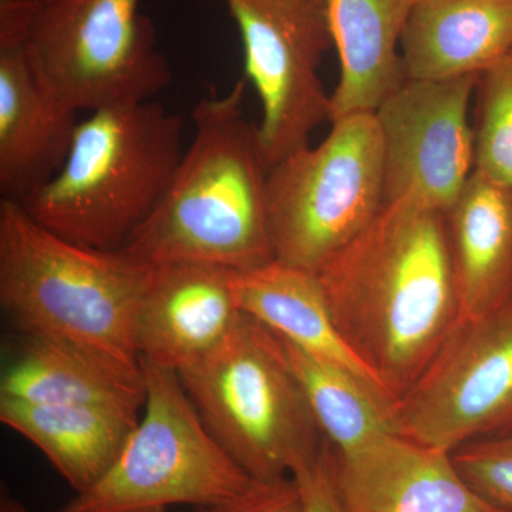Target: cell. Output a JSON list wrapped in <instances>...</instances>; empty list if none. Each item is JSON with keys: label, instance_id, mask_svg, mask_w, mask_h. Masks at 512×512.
Instances as JSON below:
<instances>
[{"label": "cell", "instance_id": "obj_1", "mask_svg": "<svg viewBox=\"0 0 512 512\" xmlns=\"http://www.w3.org/2000/svg\"><path fill=\"white\" fill-rule=\"evenodd\" d=\"M318 276L346 345L399 404L461 319L444 212L389 202Z\"/></svg>", "mask_w": 512, "mask_h": 512}, {"label": "cell", "instance_id": "obj_28", "mask_svg": "<svg viewBox=\"0 0 512 512\" xmlns=\"http://www.w3.org/2000/svg\"><path fill=\"white\" fill-rule=\"evenodd\" d=\"M0 512H5V511H3L2 508H0Z\"/></svg>", "mask_w": 512, "mask_h": 512}, {"label": "cell", "instance_id": "obj_17", "mask_svg": "<svg viewBox=\"0 0 512 512\" xmlns=\"http://www.w3.org/2000/svg\"><path fill=\"white\" fill-rule=\"evenodd\" d=\"M417 0H328L339 82L330 94L333 120L375 113L407 82L400 43Z\"/></svg>", "mask_w": 512, "mask_h": 512}, {"label": "cell", "instance_id": "obj_20", "mask_svg": "<svg viewBox=\"0 0 512 512\" xmlns=\"http://www.w3.org/2000/svg\"><path fill=\"white\" fill-rule=\"evenodd\" d=\"M138 420L116 407L0 399L2 424L39 448L76 493L109 471Z\"/></svg>", "mask_w": 512, "mask_h": 512}, {"label": "cell", "instance_id": "obj_19", "mask_svg": "<svg viewBox=\"0 0 512 512\" xmlns=\"http://www.w3.org/2000/svg\"><path fill=\"white\" fill-rule=\"evenodd\" d=\"M232 282L239 309L248 318L309 355L355 373L389 396L340 335L318 274L272 261L232 272Z\"/></svg>", "mask_w": 512, "mask_h": 512}, {"label": "cell", "instance_id": "obj_22", "mask_svg": "<svg viewBox=\"0 0 512 512\" xmlns=\"http://www.w3.org/2000/svg\"><path fill=\"white\" fill-rule=\"evenodd\" d=\"M474 100L476 171L512 191V47L478 76Z\"/></svg>", "mask_w": 512, "mask_h": 512}, {"label": "cell", "instance_id": "obj_13", "mask_svg": "<svg viewBox=\"0 0 512 512\" xmlns=\"http://www.w3.org/2000/svg\"><path fill=\"white\" fill-rule=\"evenodd\" d=\"M232 272L200 264L153 266L134 322L140 360L180 373L217 348L242 316Z\"/></svg>", "mask_w": 512, "mask_h": 512}, {"label": "cell", "instance_id": "obj_4", "mask_svg": "<svg viewBox=\"0 0 512 512\" xmlns=\"http://www.w3.org/2000/svg\"><path fill=\"white\" fill-rule=\"evenodd\" d=\"M153 266L82 247L0 201V306L22 335L56 336L140 367L134 322Z\"/></svg>", "mask_w": 512, "mask_h": 512}, {"label": "cell", "instance_id": "obj_5", "mask_svg": "<svg viewBox=\"0 0 512 512\" xmlns=\"http://www.w3.org/2000/svg\"><path fill=\"white\" fill-rule=\"evenodd\" d=\"M177 375L214 439L252 480L293 477L328 443L274 333L244 313L217 348Z\"/></svg>", "mask_w": 512, "mask_h": 512}, {"label": "cell", "instance_id": "obj_18", "mask_svg": "<svg viewBox=\"0 0 512 512\" xmlns=\"http://www.w3.org/2000/svg\"><path fill=\"white\" fill-rule=\"evenodd\" d=\"M444 217L461 319L478 318L512 293V191L474 170Z\"/></svg>", "mask_w": 512, "mask_h": 512}, {"label": "cell", "instance_id": "obj_12", "mask_svg": "<svg viewBox=\"0 0 512 512\" xmlns=\"http://www.w3.org/2000/svg\"><path fill=\"white\" fill-rule=\"evenodd\" d=\"M333 483L342 512H501L463 480L451 453L402 433L336 453Z\"/></svg>", "mask_w": 512, "mask_h": 512}, {"label": "cell", "instance_id": "obj_6", "mask_svg": "<svg viewBox=\"0 0 512 512\" xmlns=\"http://www.w3.org/2000/svg\"><path fill=\"white\" fill-rule=\"evenodd\" d=\"M146 404L106 474L55 512H165L218 507L252 478L220 446L173 370L140 360Z\"/></svg>", "mask_w": 512, "mask_h": 512}, {"label": "cell", "instance_id": "obj_8", "mask_svg": "<svg viewBox=\"0 0 512 512\" xmlns=\"http://www.w3.org/2000/svg\"><path fill=\"white\" fill-rule=\"evenodd\" d=\"M140 0H49L26 52L57 99L77 111L154 100L173 73Z\"/></svg>", "mask_w": 512, "mask_h": 512}, {"label": "cell", "instance_id": "obj_7", "mask_svg": "<svg viewBox=\"0 0 512 512\" xmlns=\"http://www.w3.org/2000/svg\"><path fill=\"white\" fill-rule=\"evenodd\" d=\"M384 205L383 143L375 113L333 120L322 143L289 154L269 170L275 261L318 274Z\"/></svg>", "mask_w": 512, "mask_h": 512}, {"label": "cell", "instance_id": "obj_27", "mask_svg": "<svg viewBox=\"0 0 512 512\" xmlns=\"http://www.w3.org/2000/svg\"><path fill=\"white\" fill-rule=\"evenodd\" d=\"M0 508L5 512H32L25 504L20 503L16 498L10 497L9 494L3 493ZM194 512H210L208 508H195Z\"/></svg>", "mask_w": 512, "mask_h": 512}, {"label": "cell", "instance_id": "obj_24", "mask_svg": "<svg viewBox=\"0 0 512 512\" xmlns=\"http://www.w3.org/2000/svg\"><path fill=\"white\" fill-rule=\"evenodd\" d=\"M210 512H305L301 488L295 477L252 481L247 490Z\"/></svg>", "mask_w": 512, "mask_h": 512}, {"label": "cell", "instance_id": "obj_2", "mask_svg": "<svg viewBox=\"0 0 512 512\" xmlns=\"http://www.w3.org/2000/svg\"><path fill=\"white\" fill-rule=\"evenodd\" d=\"M245 82L192 110L194 137L150 218L123 251L148 266L249 271L275 261L268 175L258 127L245 119Z\"/></svg>", "mask_w": 512, "mask_h": 512}, {"label": "cell", "instance_id": "obj_10", "mask_svg": "<svg viewBox=\"0 0 512 512\" xmlns=\"http://www.w3.org/2000/svg\"><path fill=\"white\" fill-rule=\"evenodd\" d=\"M400 433L453 453L512 433V293L474 319H460L397 404Z\"/></svg>", "mask_w": 512, "mask_h": 512}, {"label": "cell", "instance_id": "obj_11", "mask_svg": "<svg viewBox=\"0 0 512 512\" xmlns=\"http://www.w3.org/2000/svg\"><path fill=\"white\" fill-rule=\"evenodd\" d=\"M477 82L407 80L380 104L386 204L412 200L446 212L456 202L476 170L468 110Z\"/></svg>", "mask_w": 512, "mask_h": 512}, {"label": "cell", "instance_id": "obj_26", "mask_svg": "<svg viewBox=\"0 0 512 512\" xmlns=\"http://www.w3.org/2000/svg\"><path fill=\"white\" fill-rule=\"evenodd\" d=\"M49 0H0V50L25 47Z\"/></svg>", "mask_w": 512, "mask_h": 512}, {"label": "cell", "instance_id": "obj_23", "mask_svg": "<svg viewBox=\"0 0 512 512\" xmlns=\"http://www.w3.org/2000/svg\"><path fill=\"white\" fill-rule=\"evenodd\" d=\"M454 466L484 501L512 512V433L468 443L451 453Z\"/></svg>", "mask_w": 512, "mask_h": 512}, {"label": "cell", "instance_id": "obj_25", "mask_svg": "<svg viewBox=\"0 0 512 512\" xmlns=\"http://www.w3.org/2000/svg\"><path fill=\"white\" fill-rule=\"evenodd\" d=\"M305 503V512H342L332 466H330V444L326 443L318 460L295 474Z\"/></svg>", "mask_w": 512, "mask_h": 512}, {"label": "cell", "instance_id": "obj_16", "mask_svg": "<svg viewBox=\"0 0 512 512\" xmlns=\"http://www.w3.org/2000/svg\"><path fill=\"white\" fill-rule=\"evenodd\" d=\"M512 47V0H417L400 53L407 80L480 76Z\"/></svg>", "mask_w": 512, "mask_h": 512}, {"label": "cell", "instance_id": "obj_15", "mask_svg": "<svg viewBox=\"0 0 512 512\" xmlns=\"http://www.w3.org/2000/svg\"><path fill=\"white\" fill-rule=\"evenodd\" d=\"M143 369L56 336L22 335L6 366L0 399L106 406L138 413L146 404Z\"/></svg>", "mask_w": 512, "mask_h": 512}, {"label": "cell", "instance_id": "obj_3", "mask_svg": "<svg viewBox=\"0 0 512 512\" xmlns=\"http://www.w3.org/2000/svg\"><path fill=\"white\" fill-rule=\"evenodd\" d=\"M184 156L183 120L157 101L92 111L69 157L19 204L67 241L120 251L150 218Z\"/></svg>", "mask_w": 512, "mask_h": 512}, {"label": "cell", "instance_id": "obj_21", "mask_svg": "<svg viewBox=\"0 0 512 512\" xmlns=\"http://www.w3.org/2000/svg\"><path fill=\"white\" fill-rule=\"evenodd\" d=\"M275 338L336 453H350L384 434L400 433L397 404L389 396L355 373Z\"/></svg>", "mask_w": 512, "mask_h": 512}, {"label": "cell", "instance_id": "obj_14", "mask_svg": "<svg viewBox=\"0 0 512 512\" xmlns=\"http://www.w3.org/2000/svg\"><path fill=\"white\" fill-rule=\"evenodd\" d=\"M77 116L40 79L25 47L0 50L2 198L22 202L62 170Z\"/></svg>", "mask_w": 512, "mask_h": 512}, {"label": "cell", "instance_id": "obj_9", "mask_svg": "<svg viewBox=\"0 0 512 512\" xmlns=\"http://www.w3.org/2000/svg\"><path fill=\"white\" fill-rule=\"evenodd\" d=\"M237 22L248 80L259 94V141L269 168L309 146L332 120L319 66L333 46L328 0H225Z\"/></svg>", "mask_w": 512, "mask_h": 512}]
</instances>
